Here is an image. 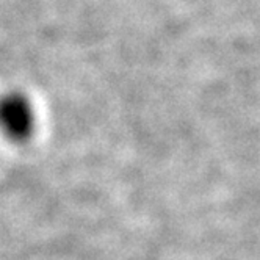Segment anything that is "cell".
<instances>
[{
    "label": "cell",
    "mask_w": 260,
    "mask_h": 260,
    "mask_svg": "<svg viewBox=\"0 0 260 260\" xmlns=\"http://www.w3.org/2000/svg\"><path fill=\"white\" fill-rule=\"evenodd\" d=\"M35 110L22 94H10L0 101V130L11 140H27L35 128Z\"/></svg>",
    "instance_id": "6da1fadb"
}]
</instances>
